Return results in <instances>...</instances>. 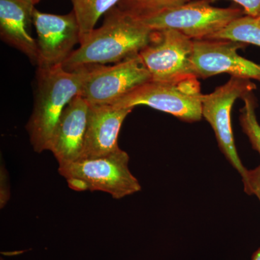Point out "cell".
Listing matches in <instances>:
<instances>
[{
  "label": "cell",
  "mask_w": 260,
  "mask_h": 260,
  "mask_svg": "<svg viewBox=\"0 0 260 260\" xmlns=\"http://www.w3.org/2000/svg\"><path fill=\"white\" fill-rule=\"evenodd\" d=\"M211 39L233 41L260 47V23L254 17L242 16L234 20Z\"/></svg>",
  "instance_id": "obj_15"
},
{
  "label": "cell",
  "mask_w": 260,
  "mask_h": 260,
  "mask_svg": "<svg viewBox=\"0 0 260 260\" xmlns=\"http://www.w3.org/2000/svg\"><path fill=\"white\" fill-rule=\"evenodd\" d=\"M189 0H121L117 7L129 14L141 18L185 4Z\"/></svg>",
  "instance_id": "obj_16"
},
{
  "label": "cell",
  "mask_w": 260,
  "mask_h": 260,
  "mask_svg": "<svg viewBox=\"0 0 260 260\" xmlns=\"http://www.w3.org/2000/svg\"><path fill=\"white\" fill-rule=\"evenodd\" d=\"M257 18V19H258V20H259V23H260V15H259V17H258V18Z\"/></svg>",
  "instance_id": "obj_24"
},
{
  "label": "cell",
  "mask_w": 260,
  "mask_h": 260,
  "mask_svg": "<svg viewBox=\"0 0 260 260\" xmlns=\"http://www.w3.org/2000/svg\"><path fill=\"white\" fill-rule=\"evenodd\" d=\"M73 10L80 30V43L90 34L96 25L98 20L106 15L121 0H71Z\"/></svg>",
  "instance_id": "obj_14"
},
{
  "label": "cell",
  "mask_w": 260,
  "mask_h": 260,
  "mask_svg": "<svg viewBox=\"0 0 260 260\" xmlns=\"http://www.w3.org/2000/svg\"><path fill=\"white\" fill-rule=\"evenodd\" d=\"M129 155L124 150L98 158H81L59 167V173L66 179L83 181L90 191L109 193L119 200L141 189L139 181L129 169Z\"/></svg>",
  "instance_id": "obj_5"
},
{
  "label": "cell",
  "mask_w": 260,
  "mask_h": 260,
  "mask_svg": "<svg viewBox=\"0 0 260 260\" xmlns=\"http://www.w3.org/2000/svg\"><path fill=\"white\" fill-rule=\"evenodd\" d=\"M196 77L175 82L150 81L121 98L112 105L118 108L148 106L172 114L181 121L201 120V87Z\"/></svg>",
  "instance_id": "obj_3"
},
{
  "label": "cell",
  "mask_w": 260,
  "mask_h": 260,
  "mask_svg": "<svg viewBox=\"0 0 260 260\" xmlns=\"http://www.w3.org/2000/svg\"><path fill=\"white\" fill-rule=\"evenodd\" d=\"M244 12L212 6L210 0H198L139 18L153 30H175L192 40L211 39Z\"/></svg>",
  "instance_id": "obj_4"
},
{
  "label": "cell",
  "mask_w": 260,
  "mask_h": 260,
  "mask_svg": "<svg viewBox=\"0 0 260 260\" xmlns=\"http://www.w3.org/2000/svg\"><path fill=\"white\" fill-rule=\"evenodd\" d=\"M194 40L175 30H153L140 59L152 81L175 82L195 77L191 56Z\"/></svg>",
  "instance_id": "obj_6"
},
{
  "label": "cell",
  "mask_w": 260,
  "mask_h": 260,
  "mask_svg": "<svg viewBox=\"0 0 260 260\" xmlns=\"http://www.w3.org/2000/svg\"><path fill=\"white\" fill-rule=\"evenodd\" d=\"M215 1V0H210ZM241 5L244 13L249 16L258 18L260 15V0H232Z\"/></svg>",
  "instance_id": "obj_20"
},
{
  "label": "cell",
  "mask_w": 260,
  "mask_h": 260,
  "mask_svg": "<svg viewBox=\"0 0 260 260\" xmlns=\"http://www.w3.org/2000/svg\"><path fill=\"white\" fill-rule=\"evenodd\" d=\"M0 207L2 209L10 200V183L8 172L5 167L1 166L0 172Z\"/></svg>",
  "instance_id": "obj_19"
},
{
  "label": "cell",
  "mask_w": 260,
  "mask_h": 260,
  "mask_svg": "<svg viewBox=\"0 0 260 260\" xmlns=\"http://www.w3.org/2000/svg\"><path fill=\"white\" fill-rule=\"evenodd\" d=\"M90 105L81 158H98L116 153L121 149L118 138L121 125L133 109Z\"/></svg>",
  "instance_id": "obj_12"
},
{
  "label": "cell",
  "mask_w": 260,
  "mask_h": 260,
  "mask_svg": "<svg viewBox=\"0 0 260 260\" xmlns=\"http://www.w3.org/2000/svg\"><path fill=\"white\" fill-rule=\"evenodd\" d=\"M244 191L249 195H255L260 202V164L252 170H248L242 178Z\"/></svg>",
  "instance_id": "obj_18"
},
{
  "label": "cell",
  "mask_w": 260,
  "mask_h": 260,
  "mask_svg": "<svg viewBox=\"0 0 260 260\" xmlns=\"http://www.w3.org/2000/svg\"><path fill=\"white\" fill-rule=\"evenodd\" d=\"M151 80L140 55L113 66L91 65L79 95L92 105H112Z\"/></svg>",
  "instance_id": "obj_8"
},
{
  "label": "cell",
  "mask_w": 260,
  "mask_h": 260,
  "mask_svg": "<svg viewBox=\"0 0 260 260\" xmlns=\"http://www.w3.org/2000/svg\"><path fill=\"white\" fill-rule=\"evenodd\" d=\"M32 0H0V35L7 44L37 61V43L29 32L34 10Z\"/></svg>",
  "instance_id": "obj_13"
},
{
  "label": "cell",
  "mask_w": 260,
  "mask_h": 260,
  "mask_svg": "<svg viewBox=\"0 0 260 260\" xmlns=\"http://www.w3.org/2000/svg\"><path fill=\"white\" fill-rule=\"evenodd\" d=\"M39 1H40V0H34V4H37V3H39Z\"/></svg>",
  "instance_id": "obj_23"
},
{
  "label": "cell",
  "mask_w": 260,
  "mask_h": 260,
  "mask_svg": "<svg viewBox=\"0 0 260 260\" xmlns=\"http://www.w3.org/2000/svg\"><path fill=\"white\" fill-rule=\"evenodd\" d=\"M32 1H34V0H32Z\"/></svg>",
  "instance_id": "obj_25"
},
{
  "label": "cell",
  "mask_w": 260,
  "mask_h": 260,
  "mask_svg": "<svg viewBox=\"0 0 260 260\" xmlns=\"http://www.w3.org/2000/svg\"><path fill=\"white\" fill-rule=\"evenodd\" d=\"M256 85L250 80L234 78L215 88L211 93L202 97V113L214 130L219 148L228 161L239 172L242 178L247 169L238 155L232 126V107L238 99L253 93Z\"/></svg>",
  "instance_id": "obj_7"
},
{
  "label": "cell",
  "mask_w": 260,
  "mask_h": 260,
  "mask_svg": "<svg viewBox=\"0 0 260 260\" xmlns=\"http://www.w3.org/2000/svg\"><path fill=\"white\" fill-rule=\"evenodd\" d=\"M90 104L76 95L68 104L51 138L49 150L59 167L81 158L88 126Z\"/></svg>",
  "instance_id": "obj_11"
},
{
  "label": "cell",
  "mask_w": 260,
  "mask_h": 260,
  "mask_svg": "<svg viewBox=\"0 0 260 260\" xmlns=\"http://www.w3.org/2000/svg\"><path fill=\"white\" fill-rule=\"evenodd\" d=\"M244 105L240 110L241 126L244 134L249 138L251 147L260 155V125L256 119V102L253 93L242 98Z\"/></svg>",
  "instance_id": "obj_17"
},
{
  "label": "cell",
  "mask_w": 260,
  "mask_h": 260,
  "mask_svg": "<svg viewBox=\"0 0 260 260\" xmlns=\"http://www.w3.org/2000/svg\"><path fill=\"white\" fill-rule=\"evenodd\" d=\"M68 185L72 189L75 191H86L88 190V186L83 181L78 179H66Z\"/></svg>",
  "instance_id": "obj_21"
},
{
  "label": "cell",
  "mask_w": 260,
  "mask_h": 260,
  "mask_svg": "<svg viewBox=\"0 0 260 260\" xmlns=\"http://www.w3.org/2000/svg\"><path fill=\"white\" fill-rule=\"evenodd\" d=\"M243 43L228 40H194L191 56L194 76L207 78L226 73L234 78L255 80L260 83V64L246 59L237 51Z\"/></svg>",
  "instance_id": "obj_10"
},
{
  "label": "cell",
  "mask_w": 260,
  "mask_h": 260,
  "mask_svg": "<svg viewBox=\"0 0 260 260\" xmlns=\"http://www.w3.org/2000/svg\"><path fill=\"white\" fill-rule=\"evenodd\" d=\"M251 260H260V248L253 254Z\"/></svg>",
  "instance_id": "obj_22"
},
{
  "label": "cell",
  "mask_w": 260,
  "mask_h": 260,
  "mask_svg": "<svg viewBox=\"0 0 260 260\" xmlns=\"http://www.w3.org/2000/svg\"><path fill=\"white\" fill-rule=\"evenodd\" d=\"M90 66L68 71L62 65L38 68L34 111L26 129L37 153L49 150L61 114L73 98L79 95Z\"/></svg>",
  "instance_id": "obj_2"
},
{
  "label": "cell",
  "mask_w": 260,
  "mask_h": 260,
  "mask_svg": "<svg viewBox=\"0 0 260 260\" xmlns=\"http://www.w3.org/2000/svg\"><path fill=\"white\" fill-rule=\"evenodd\" d=\"M32 24L37 34L38 68L62 65L75 46L80 44V27L73 11L59 15L34 8Z\"/></svg>",
  "instance_id": "obj_9"
},
{
  "label": "cell",
  "mask_w": 260,
  "mask_h": 260,
  "mask_svg": "<svg viewBox=\"0 0 260 260\" xmlns=\"http://www.w3.org/2000/svg\"><path fill=\"white\" fill-rule=\"evenodd\" d=\"M153 30L139 18L114 7L104 23L80 43L63 63L68 71L107 63H119L139 55L151 42Z\"/></svg>",
  "instance_id": "obj_1"
}]
</instances>
